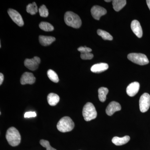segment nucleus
I'll return each mask as SVG.
<instances>
[{"label": "nucleus", "mask_w": 150, "mask_h": 150, "mask_svg": "<svg viewBox=\"0 0 150 150\" xmlns=\"http://www.w3.org/2000/svg\"><path fill=\"white\" fill-rule=\"evenodd\" d=\"M7 141L12 146H18L21 141V137L19 132L14 127H11L8 129L6 133Z\"/></svg>", "instance_id": "nucleus-1"}, {"label": "nucleus", "mask_w": 150, "mask_h": 150, "mask_svg": "<svg viewBox=\"0 0 150 150\" xmlns=\"http://www.w3.org/2000/svg\"><path fill=\"white\" fill-rule=\"evenodd\" d=\"M64 21L67 25L75 28H79L82 24L80 17L72 11H67L65 13Z\"/></svg>", "instance_id": "nucleus-2"}, {"label": "nucleus", "mask_w": 150, "mask_h": 150, "mask_svg": "<svg viewBox=\"0 0 150 150\" xmlns=\"http://www.w3.org/2000/svg\"><path fill=\"white\" fill-rule=\"evenodd\" d=\"M75 124L72 120L68 116H65L60 119L57 125L58 130L60 132L65 133L71 131Z\"/></svg>", "instance_id": "nucleus-3"}, {"label": "nucleus", "mask_w": 150, "mask_h": 150, "mask_svg": "<svg viewBox=\"0 0 150 150\" xmlns=\"http://www.w3.org/2000/svg\"><path fill=\"white\" fill-rule=\"evenodd\" d=\"M83 115L84 119L86 121H91L96 118L97 113L93 104L88 102L84 106Z\"/></svg>", "instance_id": "nucleus-4"}, {"label": "nucleus", "mask_w": 150, "mask_h": 150, "mask_svg": "<svg viewBox=\"0 0 150 150\" xmlns=\"http://www.w3.org/2000/svg\"><path fill=\"white\" fill-rule=\"evenodd\" d=\"M128 59L137 64L145 65L149 63L147 57L144 54L140 53H131L128 55Z\"/></svg>", "instance_id": "nucleus-5"}, {"label": "nucleus", "mask_w": 150, "mask_h": 150, "mask_svg": "<svg viewBox=\"0 0 150 150\" xmlns=\"http://www.w3.org/2000/svg\"><path fill=\"white\" fill-rule=\"evenodd\" d=\"M150 106V96L149 93H144L141 96L139 100L140 111L142 112H146Z\"/></svg>", "instance_id": "nucleus-6"}, {"label": "nucleus", "mask_w": 150, "mask_h": 150, "mask_svg": "<svg viewBox=\"0 0 150 150\" xmlns=\"http://www.w3.org/2000/svg\"><path fill=\"white\" fill-rule=\"evenodd\" d=\"M8 13L14 22L19 26H23L24 21L20 14L16 10L9 8L8 11Z\"/></svg>", "instance_id": "nucleus-7"}, {"label": "nucleus", "mask_w": 150, "mask_h": 150, "mask_svg": "<svg viewBox=\"0 0 150 150\" xmlns=\"http://www.w3.org/2000/svg\"><path fill=\"white\" fill-rule=\"evenodd\" d=\"M40 62V58L37 56H35L33 59H25L24 61V65L29 70L31 71H35L38 68Z\"/></svg>", "instance_id": "nucleus-8"}, {"label": "nucleus", "mask_w": 150, "mask_h": 150, "mask_svg": "<svg viewBox=\"0 0 150 150\" xmlns=\"http://www.w3.org/2000/svg\"><path fill=\"white\" fill-rule=\"evenodd\" d=\"M92 16L95 19L99 20L100 17L104 16L107 13L105 9L98 6H94L91 9Z\"/></svg>", "instance_id": "nucleus-9"}, {"label": "nucleus", "mask_w": 150, "mask_h": 150, "mask_svg": "<svg viewBox=\"0 0 150 150\" xmlns=\"http://www.w3.org/2000/svg\"><path fill=\"white\" fill-rule=\"evenodd\" d=\"M121 105L115 101L111 102L108 105L106 108L105 112L106 114L109 116L113 115L116 111H119L121 110Z\"/></svg>", "instance_id": "nucleus-10"}, {"label": "nucleus", "mask_w": 150, "mask_h": 150, "mask_svg": "<svg viewBox=\"0 0 150 150\" xmlns=\"http://www.w3.org/2000/svg\"><path fill=\"white\" fill-rule=\"evenodd\" d=\"M35 78L31 73H24L21 79V83L22 85L33 84L35 83Z\"/></svg>", "instance_id": "nucleus-11"}, {"label": "nucleus", "mask_w": 150, "mask_h": 150, "mask_svg": "<svg viewBox=\"0 0 150 150\" xmlns=\"http://www.w3.org/2000/svg\"><path fill=\"white\" fill-rule=\"evenodd\" d=\"M140 84L138 82H134L129 85L126 88V93L129 96H135L139 90Z\"/></svg>", "instance_id": "nucleus-12"}, {"label": "nucleus", "mask_w": 150, "mask_h": 150, "mask_svg": "<svg viewBox=\"0 0 150 150\" xmlns=\"http://www.w3.org/2000/svg\"><path fill=\"white\" fill-rule=\"evenodd\" d=\"M131 28L137 37L141 38L143 36V30L139 21L136 20L133 21L131 23Z\"/></svg>", "instance_id": "nucleus-13"}, {"label": "nucleus", "mask_w": 150, "mask_h": 150, "mask_svg": "<svg viewBox=\"0 0 150 150\" xmlns=\"http://www.w3.org/2000/svg\"><path fill=\"white\" fill-rule=\"evenodd\" d=\"M108 68V65L107 64L101 63L93 65L91 67V70L93 73H100L106 71Z\"/></svg>", "instance_id": "nucleus-14"}, {"label": "nucleus", "mask_w": 150, "mask_h": 150, "mask_svg": "<svg viewBox=\"0 0 150 150\" xmlns=\"http://www.w3.org/2000/svg\"><path fill=\"white\" fill-rule=\"evenodd\" d=\"M56 40L55 38L52 36H44L40 35L39 36V42L41 45L43 46H48L51 45Z\"/></svg>", "instance_id": "nucleus-15"}, {"label": "nucleus", "mask_w": 150, "mask_h": 150, "mask_svg": "<svg viewBox=\"0 0 150 150\" xmlns=\"http://www.w3.org/2000/svg\"><path fill=\"white\" fill-rule=\"evenodd\" d=\"M130 137L128 136H126L123 137H113L112 139L113 144L116 146H121L127 144L130 141Z\"/></svg>", "instance_id": "nucleus-16"}, {"label": "nucleus", "mask_w": 150, "mask_h": 150, "mask_svg": "<svg viewBox=\"0 0 150 150\" xmlns=\"http://www.w3.org/2000/svg\"><path fill=\"white\" fill-rule=\"evenodd\" d=\"M48 104L51 106H55L60 100V98L58 95L54 93H50L47 96Z\"/></svg>", "instance_id": "nucleus-17"}, {"label": "nucleus", "mask_w": 150, "mask_h": 150, "mask_svg": "<svg viewBox=\"0 0 150 150\" xmlns=\"http://www.w3.org/2000/svg\"><path fill=\"white\" fill-rule=\"evenodd\" d=\"M112 6L114 10L119 11L126 6V1L125 0H113L112 1Z\"/></svg>", "instance_id": "nucleus-18"}, {"label": "nucleus", "mask_w": 150, "mask_h": 150, "mask_svg": "<svg viewBox=\"0 0 150 150\" xmlns=\"http://www.w3.org/2000/svg\"><path fill=\"white\" fill-rule=\"evenodd\" d=\"M98 98L101 102H104L106 99V95L108 93V89L105 87H101L98 89Z\"/></svg>", "instance_id": "nucleus-19"}, {"label": "nucleus", "mask_w": 150, "mask_h": 150, "mask_svg": "<svg viewBox=\"0 0 150 150\" xmlns=\"http://www.w3.org/2000/svg\"><path fill=\"white\" fill-rule=\"evenodd\" d=\"M39 26L40 29L47 32L53 31L54 30V26L46 22H41L39 24Z\"/></svg>", "instance_id": "nucleus-20"}, {"label": "nucleus", "mask_w": 150, "mask_h": 150, "mask_svg": "<svg viewBox=\"0 0 150 150\" xmlns=\"http://www.w3.org/2000/svg\"><path fill=\"white\" fill-rule=\"evenodd\" d=\"M26 11L32 15H35L38 11V8L36 3L33 2L32 4H29L26 7Z\"/></svg>", "instance_id": "nucleus-21"}, {"label": "nucleus", "mask_w": 150, "mask_h": 150, "mask_svg": "<svg viewBox=\"0 0 150 150\" xmlns=\"http://www.w3.org/2000/svg\"><path fill=\"white\" fill-rule=\"evenodd\" d=\"M97 33L99 36H101L103 39L105 40H111L113 39L112 35H110V33L102 30H98Z\"/></svg>", "instance_id": "nucleus-22"}, {"label": "nucleus", "mask_w": 150, "mask_h": 150, "mask_svg": "<svg viewBox=\"0 0 150 150\" xmlns=\"http://www.w3.org/2000/svg\"><path fill=\"white\" fill-rule=\"evenodd\" d=\"M48 77L54 83H58L59 81V78L58 75L53 70L50 69L47 72Z\"/></svg>", "instance_id": "nucleus-23"}, {"label": "nucleus", "mask_w": 150, "mask_h": 150, "mask_svg": "<svg viewBox=\"0 0 150 150\" xmlns=\"http://www.w3.org/2000/svg\"><path fill=\"white\" fill-rule=\"evenodd\" d=\"M39 14H40V16L42 17H47L48 16V14H49V13H48V9L45 5H43L39 8Z\"/></svg>", "instance_id": "nucleus-24"}, {"label": "nucleus", "mask_w": 150, "mask_h": 150, "mask_svg": "<svg viewBox=\"0 0 150 150\" xmlns=\"http://www.w3.org/2000/svg\"><path fill=\"white\" fill-rule=\"evenodd\" d=\"M40 143L42 146L46 148V150H56V149H54L51 146V145H50V143L48 141L41 140L40 141Z\"/></svg>", "instance_id": "nucleus-25"}, {"label": "nucleus", "mask_w": 150, "mask_h": 150, "mask_svg": "<svg viewBox=\"0 0 150 150\" xmlns=\"http://www.w3.org/2000/svg\"><path fill=\"white\" fill-rule=\"evenodd\" d=\"M93 57V55L91 53L81 54V58L83 60H91Z\"/></svg>", "instance_id": "nucleus-26"}, {"label": "nucleus", "mask_w": 150, "mask_h": 150, "mask_svg": "<svg viewBox=\"0 0 150 150\" xmlns=\"http://www.w3.org/2000/svg\"><path fill=\"white\" fill-rule=\"evenodd\" d=\"M78 50L81 52V54L83 53H90L92 51L91 48H88L86 46H81L78 48Z\"/></svg>", "instance_id": "nucleus-27"}, {"label": "nucleus", "mask_w": 150, "mask_h": 150, "mask_svg": "<svg viewBox=\"0 0 150 150\" xmlns=\"http://www.w3.org/2000/svg\"><path fill=\"white\" fill-rule=\"evenodd\" d=\"M36 116V113L35 112H32V111H30V112H25L24 114V118H30L31 117H35Z\"/></svg>", "instance_id": "nucleus-28"}, {"label": "nucleus", "mask_w": 150, "mask_h": 150, "mask_svg": "<svg viewBox=\"0 0 150 150\" xmlns=\"http://www.w3.org/2000/svg\"><path fill=\"white\" fill-rule=\"evenodd\" d=\"M4 80V76L2 73L0 74V85H1Z\"/></svg>", "instance_id": "nucleus-29"}, {"label": "nucleus", "mask_w": 150, "mask_h": 150, "mask_svg": "<svg viewBox=\"0 0 150 150\" xmlns=\"http://www.w3.org/2000/svg\"><path fill=\"white\" fill-rule=\"evenodd\" d=\"M146 2L147 4L148 7H149L150 10V0H147Z\"/></svg>", "instance_id": "nucleus-30"}, {"label": "nucleus", "mask_w": 150, "mask_h": 150, "mask_svg": "<svg viewBox=\"0 0 150 150\" xmlns=\"http://www.w3.org/2000/svg\"><path fill=\"white\" fill-rule=\"evenodd\" d=\"M105 1L106 2H110L111 1H107V0H105Z\"/></svg>", "instance_id": "nucleus-31"}]
</instances>
